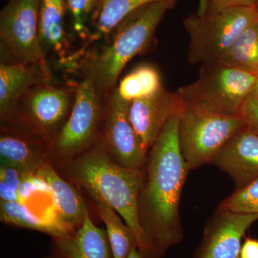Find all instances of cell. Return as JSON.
<instances>
[{"mask_svg": "<svg viewBox=\"0 0 258 258\" xmlns=\"http://www.w3.org/2000/svg\"><path fill=\"white\" fill-rule=\"evenodd\" d=\"M27 174L16 168L1 164L0 167V198L1 202L23 203L18 189Z\"/></svg>", "mask_w": 258, "mask_h": 258, "instance_id": "26", "label": "cell"}, {"mask_svg": "<svg viewBox=\"0 0 258 258\" xmlns=\"http://www.w3.org/2000/svg\"><path fill=\"white\" fill-rule=\"evenodd\" d=\"M126 258H155L152 256L149 255L143 251L139 249L138 246H135L132 248L131 252H129L128 255Z\"/></svg>", "mask_w": 258, "mask_h": 258, "instance_id": "31", "label": "cell"}, {"mask_svg": "<svg viewBox=\"0 0 258 258\" xmlns=\"http://www.w3.org/2000/svg\"><path fill=\"white\" fill-rule=\"evenodd\" d=\"M164 87L161 75L152 64H143L132 70L117 85V91L128 102L152 96Z\"/></svg>", "mask_w": 258, "mask_h": 258, "instance_id": "21", "label": "cell"}, {"mask_svg": "<svg viewBox=\"0 0 258 258\" xmlns=\"http://www.w3.org/2000/svg\"><path fill=\"white\" fill-rule=\"evenodd\" d=\"M47 191H49L47 184L36 174H27L20 185L18 194L24 201L33 194Z\"/></svg>", "mask_w": 258, "mask_h": 258, "instance_id": "27", "label": "cell"}, {"mask_svg": "<svg viewBox=\"0 0 258 258\" xmlns=\"http://www.w3.org/2000/svg\"><path fill=\"white\" fill-rule=\"evenodd\" d=\"M257 8H258V6H257Z\"/></svg>", "mask_w": 258, "mask_h": 258, "instance_id": "36", "label": "cell"}, {"mask_svg": "<svg viewBox=\"0 0 258 258\" xmlns=\"http://www.w3.org/2000/svg\"><path fill=\"white\" fill-rule=\"evenodd\" d=\"M210 0H200L199 2V8L197 14L203 15L206 13Z\"/></svg>", "mask_w": 258, "mask_h": 258, "instance_id": "32", "label": "cell"}, {"mask_svg": "<svg viewBox=\"0 0 258 258\" xmlns=\"http://www.w3.org/2000/svg\"><path fill=\"white\" fill-rule=\"evenodd\" d=\"M186 105L178 91L163 87L152 96L130 102L128 118L146 154L156 142L166 123L181 117Z\"/></svg>", "mask_w": 258, "mask_h": 258, "instance_id": "12", "label": "cell"}, {"mask_svg": "<svg viewBox=\"0 0 258 258\" xmlns=\"http://www.w3.org/2000/svg\"><path fill=\"white\" fill-rule=\"evenodd\" d=\"M239 115L242 117L245 126L258 135V101L247 98Z\"/></svg>", "mask_w": 258, "mask_h": 258, "instance_id": "28", "label": "cell"}, {"mask_svg": "<svg viewBox=\"0 0 258 258\" xmlns=\"http://www.w3.org/2000/svg\"><path fill=\"white\" fill-rule=\"evenodd\" d=\"M130 102L116 88L107 97L100 142L113 161L130 169H142L147 159L128 118Z\"/></svg>", "mask_w": 258, "mask_h": 258, "instance_id": "10", "label": "cell"}, {"mask_svg": "<svg viewBox=\"0 0 258 258\" xmlns=\"http://www.w3.org/2000/svg\"><path fill=\"white\" fill-rule=\"evenodd\" d=\"M179 119L171 118L149 149L139 195L141 226L158 258L184 239L180 202L190 169L180 150Z\"/></svg>", "mask_w": 258, "mask_h": 258, "instance_id": "1", "label": "cell"}, {"mask_svg": "<svg viewBox=\"0 0 258 258\" xmlns=\"http://www.w3.org/2000/svg\"><path fill=\"white\" fill-rule=\"evenodd\" d=\"M76 95L75 87L37 84L18 102L12 123L51 143L69 118Z\"/></svg>", "mask_w": 258, "mask_h": 258, "instance_id": "7", "label": "cell"}, {"mask_svg": "<svg viewBox=\"0 0 258 258\" xmlns=\"http://www.w3.org/2000/svg\"><path fill=\"white\" fill-rule=\"evenodd\" d=\"M0 217L5 223L44 232L52 238L72 235L76 231L59 217L37 216L20 202H0Z\"/></svg>", "mask_w": 258, "mask_h": 258, "instance_id": "19", "label": "cell"}, {"mask_svg": "<svg viewBox=\"0 0 258 258\" xmlns=\"http://www.w3.org/2000/svg\"><path fill=\"white\" fill-rule=\"evenodd\" d=\"M159 0H103L101 10L93 23V31L86 46L113 33L117 27L134 12Z\"/></svg>", "mask_w": 258, "mask_h": 258, "instance_id": "20", "label": "cell"}, {"mask_svg": "<svg viewBox=\"0 0 258 258\" xmlns=\"http://www.w3.org/2000/svg\"><path fill=\"white\" fill-rule=\"evenodd\" d=\"M66 0H41L40 34L42 47L52 52L61 63L71 61V45L66 30Z\"/></svg>", "mask_w": 258, "mask_h": 258, "instance_id": "17", "label": "cell"}, {"mask_svg": "<svg viewBox=\"0 0 258 258\" xmlns=\"http://www.w3.org/2000/svg\"><path fill=\"white\" fill-rule=\"evenodd\" d=\"M56 256L60 258H113L106 231L97 227L88 214L72 235L53 238Z\"/></svg>", "mask_w": 258, "mask_h": 258, "instance_id": "15", "label": "cell"}, {"mask_svg": "<svg viewBox=\"0 0 258 258\" xmlns=\"http://www.w3.org/2000/svg\"><path fill=\"white\" fill-rule=\"evenodd\" d=\"M240 258H258V240L247 237L241 247Z\"/></svg>", "mask_w": 258, "mask_h": 258, "instance_id": "30", "label": "cell"}, {"mask_svg": "<svg viewBox=\"0 0 258 258\" xmlns=\"http://www.w3.org/2000/svg\"><path fill=\"white\" fill-rule=\"evenodd\" d=\"M248 98L258 101V74H257L255 83H254L253 88H252V91H251L250 94L249 95Z\"/></svg>", "mask_w": 258, "mask_h": 258, "instance_id": "33", "label": "cell"}, {"mask_svg": "<svg viewBox=\"0 0 258 258\" xmlns=\"http://www.w3.org/2000/svg\"><path fill=\"white\" fill-rule=\"evenodd\" d=\"M219 61L231 67L258 74V20L239 35Z\"/></svg>", "mask_w": 258, "mask_h": 258, "instance_id": "22", "label": "cell"}, {"mask_svg": "<svg viewBox=\"0 0 258 258\" xmlns=\"http://www.w3.org/2000/svg\"><path fill=\"white\" fill-rule=\"evenodd\" d=\"M66 3L73 30L78 36L88 40L91 34L89 24L96 21L103 0H66Z\"/></svg>", "mask_w": 258, "mask_h": 258, "instance_id": "24", "label": "cell"}, {"mask_svg": "<svg viewBox=\"0 0 258 258\" xmlns=\"http://www.w3.org/2000/svg\"><path fill=\"white\" fill-rule=\"evenodd\" d=\"M1 164L16 168L25 174H36L47 161L45 149L26 134L8 129L0 136Z\"/></svg>", "mask_w": 258, "mask_h": 258, "instance_id": "16", "label": "cell"}, {"mask_svg": "<svg viewBox=\"0 0 258 258\" xmlns=\"http://www.w3.org/2000/svg\"><path fill=\"white\" fill-rule=\"evenodd\" d=\"M96 206L98 215L106 226L113 258H126L132 248L138 246L133 231L111 207L97 202Z\"/></svg>", "mask_w": 258, "mask_h": 258, "instance_id": "23", "label": "cell"}, {"mask_svg": "<svg viewBox=\"0 0 258 258\" xmlns=\"http://www.w3.org/2000/svg\"><path fill=\"white\" fill-rule=\"evenodd\" d=\"M257 20V6L230 7L215 13L188 15L183 23L190 38L189 63L220 60L239 35Z\"/></svg>", "mask_w": 258, "mask_h": 258, "instance_id": "5", "label": "cell"}, {"mask_svg": "<svg viewBox=\"0 0 258 258\" xmlns=\"http://www.w3.org/2000/svg\"><path fill=\"white\" fill-rule=\"evenodd\" d=\"M258 214L239 213L219 206L207 222L193 258H240L242 240Z\"/></svg>", "mask_w": 258, "mask_h": 258, "instance_id": "11", "label": "cell"}, {"mask_svg": "<svg viewBox=\"0 0 258 258\" xmlns=\"http://www.w3.org/2000/svg\"><path fill=\"white\" fill-rule=\"evenodd\" d=\"M51 74L41 68L16 62L0 64V115L12 123L18 102L30 88L50 81Z\"/></svg>", "mask_w": 258, "mask_h": 258, "instance_id": "14", "label": "cell"}, {"mask_svg": "<svg viewBox=\"0 0 258 258\" xmlns=\"http://www.w3.org/2000/svg\"><path fill=\"white\" fill-rule=\"evenodd\" d=\"M106 98L91 78L76 86L74 105L63 128L50 144L59 157L71 158L93 146L103 122Z\"/></svg>", "mask_w": 258, "mask_h": 258, "instance_id": "9", "label": "cell"}, {"mask_svg": "<svg viewBox=\"0 0 258 258\" xmlns=\"http://www.w3.org/2000/svg\"><path fill=\"white\" fill-rule=\"evenodd\" d=\"M49 258H60V257H57V256H56V257H49Z\"/></svg>", "mask_w": 258, "mask_h": 258, "instance_id": "34", "label": "cell"}, {"mask_svg": "<svg viewBox=\"0 0 258 258\" xmlns=\"http://www.w3.org/2000/svg\"><path fill=\"white\" fill-rule=\"evenodd\" d=\"M177 0H159L134 12L117 27L106 47L90 55L85 76L91 78L105 98L117 87L127 64L152 47L158 26Z\"/></svg>", "mask_w": 258, "mask_h": 258, "instance_id": "3", "label": "cell"}, {"mask_svg": "<svg viewBox=\"0 0 258 258\" xmlns=\"http://www.w3.org/2000/svg\"><path fill=\"white\" fill-rule=\"evenodd\" d=\"M210 164L227 173L240 189L258 178V135L244 125Z\"/></svg>", "mask_w": 258, "mask_h": 258, "instance_id": "13", "label": "cell"}, {"mask_svg": "<svg viewBox=\"0 0 258 258\" xmlns=\"http://www.w3.org/2000/svg\"><path fill=\"white\" fill-rule=\"evenodd\" d=\"M41 0H9L0 13V40L12 62L38 66L50 74L40 34Z\"/></svg>", "mask_w": 258, "mask_h": 258, "instance_id": "8", "label": "cell"}, {"mask_svg": "<svg viewBox=\"0 0 258 258\" xmlns=\"http://www.w3.org/2000/svg\"><path fill=\"white\" fill-rule=\"evenodd\" d=\"M257 6H258V4H257Z\"/></svg>", "mask_w": 258, "mask_h": 258, "instance_id": "35", "label": "cell"}, {"mask_svg": "<svg viewBox=\"0 0 258 258\" xmlns=\"http://www.w3.org/2000/svg\"><path fill=\"white\" fill-rule=\"evenodd\" d=\"M219 206L239 213L258 214V178L244 187L235 190Z\"/></svg>", "mask_w": 258, "mask_h": 258, "instance_id": "25", "label": "cell"}, {"mask_svg": "<svg viewBox=\"0 0 258 258\" xmlns=\"http://www.w3.org/2000/svg\"><path fill=\"white\" fill-rule=\"evenodd\" d=\"M69 174L97 203L111 207L133 231L139 249L158 258L139 220V199L144 169H130L113 160L98 142L70 164Z\"/></svg>", "mask_w": 258, "mask_h": 258, "instance_id": "2", "label": "cell"}, {"mask_svg": "<svg viewBox=\"0 0 258 258\" xmlns=\"http://www.w3.org/2000/svg\"><path fill=\"white\" fill-rule=\"evenodd\" d=\"M244 125L240 115L216 114L186 106L179 119V143L190 170L210 164Z\"/></svg>", "mask_w": 258, "mask_h": 258, "instance_id": "6", "label": "cell"}, {"mask_svg": "<svg viewBox=\"0 0 258 258\" xmlns=\"http://www.w3.org/2000/svg\"><path fill=\"white\" fill-rule=\"evenodd\" d=\"M257 4L258 0H210L206 13H215L230 7H257Z\"/></svg>", "mask_w": 258, "mask_h": 258, "instance_id": "29", "label": "cell"}, {"mask_svg": "<svg viewBox=\"0 0 258 258\" xmlns=\"http://www.w3.org/2000/svg\"><path fill=\"white\" fill-rule=\"evenodd\" d=\"M256 79V74L216 61L201 64L197 79L177 91L189 108L216 114L238 115Z\"/></svg>", "mask_w": 258, "mask_h": 258, "instance_id": "4", "label": "cell"}, {"mask_svg": "<svg viewBox=\"0 0 258 258\" xmlns=\"http://www.w3.org/2000/svg\"><path fill=\"white\" fill-rule=\"evenodd\" d=\"M36 174L47 184L60 220L74 230H77L82 225L87 209L81 195L58 175L47 161L37 170Z\"/></svg>", "mask_w": 258, "mask_h": 258, "instance_id": "18", "label": "cell"}]
</instances>
